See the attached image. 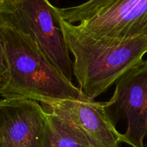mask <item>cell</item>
Here are the masks:
<instances>
[{"mask_svg":"<svg viewBox=\"0 0 147 147\" xmlns=\"http://www.w3.org/2000/svg\"><path fill=\"white\" fill-rule=\"evenodd\" d=\"M1 23H0V69H1V77L2 74L5 72V56H4L3 50V39H2V32L1 30Z\"/></svg>","mask_w":147,"mask_h":147,"instance_id":"obj_10","label":"cell"},{"mask_svg":"<svg viewBox=\"0 0 147 147\" xmlns=\"http://www.w3.org/2000/svg\"><path fill=\"white\" fill-rule=\"evenodd\" d=\"M46 113L67 120L79 128L94 147H119L123 142L105 103L89 100L56 99L40 102Z\"/></svg>","mask_w":147,"mask_h":147,"instance_id":"obj_5","label":"cell"},{"mask_svg":"<svg viewBox=\"0 0 147 147\" xmlns=\"http://www.w3.org/2000/svg\"><path fill=\"white\" fill-rule=\"evenodd\" d=\"M2 1H4V0H0V2H2Z\"/></svg>","mask_w":147,"mask_h":147,"instance_id":"obj_12","label":"cell"},{"mask_svg":"<svg viewBox=\"0 0 147 147\" xmlns=\"http://www.w3.org/2000/svg\"><path fill=\"white\" fill-rule=\"evenodd\" d=\"M46 112L27 99L0 100V147H42Z\"/></svg>","mask_w":147,"mask_h":147,"instance_id":"obj_6","label":"cell"},{"mask_svg":"<svg viewBox=\"0 0 147 147\" xmlns=\"http://www.w3.org/2000/svg\"><path fill=\"white\" fill-rule=\"evenodd\" d=\"M0 81H1V69H0Z\"/></svg>","mask_w":147,"mask_h":147,"instance_id":"obj_11","label":"cell"},{"mask_svg":"<svg viewBox=\"0 0 147 147\" xmlns=\"http://www.w3.org/2000/svg\"><path fill=\"white\" fill-rule=\"evenodd\" d=\"M69 52L74 58L73 72L86 98L94 101L147 53V35L127 39L94 38L61 16Z\"/></svg>","mask_w":147,"mask_h":147,"instance_id":"obj_2","label":"cell"},{"mask_svg":"<svg viewBox=\"0 0 147 147\" xmlns=\"http://www.w3.org/2000/svg\"><path fill=\"white\" fill-rule=\"evenodd\" d=\"M5 70L0 81L3 99L87 100L29 35L2 25Z\"/></svg>","mask_w":147,"mask_h":147,"instance_id":"obj_1","label":"cell"},{"mask_svg":"<svg viewBox=\"0 0 147 147\" xmlns=\"http://www.w3.org/2000/svg\"><path fill=\"white\" fill-rule=\"evenodd\" d=\"M77 26L99 38L127 39L147 35V0H115Z\"/></svg>","mask_w":147,"mask_h":147,"instance_id":"obj_7","label":"cell"},{"mask_svg":"<svg viewBox=\"0 0 147 147\" xmlns=\"http://www.w3.org/2000/svg\"><path fill=\"white\" fill-rule=\"evenodd\" d=\"M114 107L127 119L123 142L133 147H145L147 136V61L142 60L128 70L116 82L115 92L105 103Z\"/></svg>","mask_w":147,"mask_h":147,"instance_id":"obj_4","label":"cell"},{"mask_svg":"<svg viewBox=\"0 0 147 147\" xmlns=\"http://www.w3.org/2000/svg\"><path fill=\"white\" fill-rule=\"evenodd\" d=\"M42 147H94L77 127L67 120L46 113Z\"/></svg>","mask_w":147,"mask_h":147,"instance_id":"obj_8","label":"cell"},{"mask_svg":"<svg viewBox=\"0 0 147 147\" xmlns=\"http://www.w3.org/2000/svg\"><path fill=\"white\" fill-rule=\"evenodd\" d=\"M60 19L59 8L48 0H4L0 2L1 25L29 35L71 82L73 62Z\"/></svg>","mask_w":147,"mask_h":147,"instance_id":"obj_3","label":"cell"},{"mask_svg":"<svg viewBox=\"0 0 147 147\" xmlns=\"http://www.w3.org/2000/svg\"><path fill=\"white\" fill-rule=\"evenodd\" d=\"M115 0H88L77 6L59 8L61 18L69 23L82 22L94 17Z\"/></svg>","mask_w":147,"mask_h":147,"instance_id":"obj_9","label":"cell"}]
</instances>
